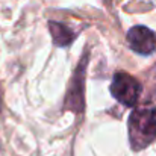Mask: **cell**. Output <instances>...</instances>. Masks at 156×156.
<instances>
[{
  "mask_svg": "<svg viewBox=\"0 0 156 156\" xmlns=\"http://www.w3.org/2000/svg\"><path fill=\"white\" fill-rule=\"evenodd\" d=\"M0 106H2V99H0Z\"/></svg>",
  "mask_w": 156,
  "mask_h": 156,
  "instance_id": "8992f818",
  "label": "cell"
},
{
  "mask_svg": "<svg viewBox=\"0 0 156 156\" xmlns=\"http://www.w3.org/2000/svg\"><path fill=\"white\" fill-rule=\"evenodd\" d=\"M49 29H50V34H52L53 43L58 46V47H68L76 35L71 29H68L65 24L62 23H56V21H49Z\"/></svg>",
  "mask_w": 156,
  "mask_h": 156,
  "instance_id": "5b68a950",
  "label": "cell"
},
{
  "mask_svg": "<svg viewBox=\"0 0 156 156\" xmlns=\"http://www.w3.org/2000/svg\"><path fill=\"white\" fill-rule=\"evenodd\" d=\"M127 43L138 55H152L156 50V35L146 26H133L127 32Z\"/></svg>",
  "mask_w": 156,
  "mask_h": 156,
  "instance_id": "3957f363",
  "label": "cell"
},
{
  "mask_svg": "<svg viewBox=\"0 0 156 156\" xmlns=\"http://www.w3.org/2000/svg\"><path fill=\"white\" fill-rule=\"evenodd\" d=\"M88 64V56H83V59L79 62L74 74H73V83L71 88L68 90V96L65 105L73 109L80 112L83 109V73H85V65Z\"/></svg>",
  "mask_w": 156,
  "mask_h": 156,
  "instance_id": "277c9868",
  "label": "cell"
},
{
  "mask_svg": "<svg viewBox=\"0 0 156 156\" xmlns=\"http://www.w3.org/2000/svg\"><path fill=\"white\" fill-rule=\"evenodd\" d=\"M129 141L133 150H143L156 140V106L135 108L129 115Z\"/></svg>",
  "mask_w": 156,
  "mask_h": 156,
  "instance_id": "6da1fadb",
  "label": "cell"
},
{
  "mask_svg": "<svg viewBox=\"0 0 156 156\" xmlns=\"http://www.w3.org/2000/svg\"><path fill=\"white\" fill-rule=\"evenodd\" d=\"M109 90L117 102L124 106H135L141 97L143 87L138 82V79H135L129 73L120 71L114 74Z\"/></svg>",
  "mask_w": 156,
  "mask_h": 156,
  "instance_id": "7a4b0ae2",
  "label": "cell"
}]
</instances>
